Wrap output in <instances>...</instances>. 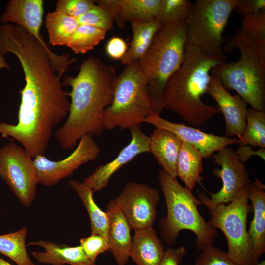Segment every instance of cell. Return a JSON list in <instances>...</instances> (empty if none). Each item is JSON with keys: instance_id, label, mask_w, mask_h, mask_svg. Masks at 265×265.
I'll return each instance as SVG.
<instances>
[{"instance_id": "9c48e42d", "label": "cell", "mask_w": 265, "mask_h": 265, "mask_svg": "<svg viewBox=\"0 0 265 265\" xmlns=\"http://www.w3.org/2000/svg\"><path fill=\"white\" fill-rule=\"evenodd\" d=\"M249 186L243 187L229 204L208 209L211 215L208 224L223 233L227 241V254L238 265L259 262L250 243L247 230V217L251 211Z\"/></svg>"}, {"instance_id": "e0dca14e", "label": "cell", "mask_w": 265, "mask_h": 265, "mask_svg": "<svg viewBox=\"0 0 265 265\" xmlns=\"http://www.w3.org/2000/svg\"><path fill=\"white\" fill-rule=\"evenodd\" d=\"M43 0H12L6 5L0 22L14 24L24 28L46 49L51 50L44 40L40 30L44 12Z\"/></svg>"}, {"instance_id": "cb8c5ba5", "label": "cell", "mask_w": 265, "mask_h": 265, "mask_svg": "<svg viewBox=\"0 0 265 265\" xmlns=\"http://www.w3.org/2000/svg\"><path fill=\"white\" fill-rule=\"evenodd\" d=\"M203 157L199 150L192 144L182 142L177 163V175L192 191L197 183H201Z\"/></svg>"}, {"instance_id": "2e32d148", "label": "cell", "mask_w": 265, "mask_h": 265, "mask_svg": "<svg viewBox=\"0 0 265 265\" xmlns=\"http://www.w3.org/2000/svg\"><path fill=\"white\" fill-rule=\"evenodd\" d=\"M206 93L214 99L224 116L225 136L240 138L245 129L247 104L238 95L230 94L218 79L212 75Z\"/></svg>"}, {"instance_id": "7bdbcfd3", "label": "cell", "mask_w": 265, "mask_h": 265, "mask_svg": "<svg viewBox=\"0 0 265 265\" xmlns=\"http://www.w3.org/2000/svg\"><path fill=\"white\" fill-rule=\"evenodd\" d=\"M252 265H265V260H263L261 262H258V263Z\"/></svg>"}, {"instance_id": "8992f818", "label": "cell", "mask_w": 265, "mask_h": 265, "mask_svg": "<svg viewBox=\"0 0 265 265\" xmlns=\"http://www.w3.org/2000/svg\"><path fill=\"white\" fill-rule=\"evenodd\" d=\"M227 50L237 48L240 57L237 62L223 63L211 71L227 90H234L251 107L265 110V55L240 29L230 38Z\"/></svg>"}, {"instance_id": "277c9868", "label": "cell", "mask_w": 265, "mask_h": 265, "mask_svg": "<svg viewBox=\"0 0 265 265\" xmlns=\"http://www.w3.org/2000/svg\"><path fill=\"white\" fill-rule=\"evenodd\" d=\"M186 21L162 25L149 47L138 60L147 81L153 112H163V93L169 78L179 69L185 56L186 44Z\"/></svg>"}, {"instance_id": "484cf974", "label": "cell", "mask_w": 265, "mask_h": 265, "mask_svg": "<svg viewBox=\"0 0 265 265\" xmlns=\"http://www.w3.org/2000/svg\"><path fill=\"white\" fill-rule=\"evenodd\" d=\"M69 184L85 207L90 220L91 234L101 235L108 240L109 220L107 214L96 204L92 189L83 182L71 180Z\"/></svg>"}, {"instance_id": "5bb4252c", "label": "cell", "mask_w": 265, "mask_h": 265, "mask_svg": "<svg viewBox=\"0 0 265 265\" xmlns=\"http://www.w3.org/2000/svg\"><path fill=\"white\" fill-rule=\"evenodd\" d=\"M144 122L173 133L182 142L190 143L197 148L205 159L211 158L215 152L226 147L238 144V138L208 133L193 127L170 121L153 112L146 117Z\"/></svg>"}, {"instance_id": "ba28073f", "label": "cell", "mask_w": 265, "mask_h": 265, "mask_svg": "<svg viewBox=\"0 0 265 265\" xmlns=\"http://www.w3.org/2000/svg\"><path fill=\"white\" fill-rule=\"evenodd\" d=\"M237 0H198L186 20V44L226 60L223 33Z\"/></svg>"}, {"instance_id": "d6986e66", "label": "cell", "mask_w": 265, "mask_h": 265, "mask_svg": "<svg viewBox=\"0 0 265 265\" xmlns=\"http://www.w3.org/2000/svg\"><path fill=\"white\" fill-rule=\"evenodd\" d=\"M109 220V251L119 265H125L129 258L132 243L131 227L121 211L109 202L105 212Z\"/></svg>"}, {"instance_id": "4fadbf2b", "label": "cell", "mask_w": 265, "mask_h": 265, "mask_svg": "<svg viewBox=\"0 0 265 265\" xmlns=\"http://www.w3.org/2000/svg\"><path fill=\"white\" fill-rule=\"evenodd\" d=\"M101 149L90 135L81 138L73 152L64 159L53 161L44 155L34 158L38 184L52 186L64 178L71 176L83 164L96 159Z\"/></svg>"}, {"instance_id": "8fae6325", "label": "cell", "mask_w": 265, "mask_h": 265, "mask_svg": "<svg viewBox=\"0 0 265 265\" xmlns=\"http://www.w3.org/2000/svg\"><path fill=\"white\" fill-rule=\"evenodd\" d=\"M215 164L220 167L215 168L213 173L221 178L222 186L216 193L207 192L211 198L198 191L199 200L208 209H212L221 204L232 202L239 192L251 183L249 174L245 166L235 151L226 147L212 155Z\"/></svg>"}, {"instance_id": "1f68e13d", "label": "cell", "mask_w": 265, "mask_h": 265, "mask_svg": "<svg viewBox=\"0 0 265 265\" xmlns=\"http://www.w3.org/2000/svg\"><path fill=\"white\" fill-rule=\"evenodd\" d=\"M192 3L188 0H162L157 19L161 25L186 21Z\"/></svg>"}, {"instance_id": "4dcf8cb0", "label": "cell", "mask_w": 265, "mask_h": 265, "mask_svg": "<svg viewBox=\"0 0 265 265\" xmlns=\"http://www.w3.org/2000/svg\"><path fill=\"white\" fill-rule=\"evenodd\" d=\"M242 34L252 41L259 50L265 55V10L242 18Z\"/></svg>"}, {"instance_id": "ab89813d", "label": "cell", "mask_w": 265, "mask_h": 265, "mask_svg": "<svg viewBox=\"0 0 265 265\" xmlns=\"http://www.w3.org/2000/svg\"><path fill=\"white\" fill-rule=\"evenodd\" d=\"M235 151L243 163L253 155L259 156L264 160L265 159V148H260L257 151H254L250 147L247 145H240L238 149Z\"/></svg>"}, {"instance_id": "9a60e30c", "label": "cell", "mask_w": 265, "mask_h": 265, "mask_svg": "<svg viewBox=\"0 0 265 265\" xmlns=\"http://www.w3.org/2000/svg\"><path fill=\"white\" fill-rule=\"evenodd\" d=\"M132 138L118 155L111 161L102 164L94 172L83 180V183L93 192L100 191L108 184L111 177L124 165L132 160L139 155L150 153V136L143 132L140 125L130 129Z\"/></svg>"}, {"instance_id": "d4e9b609", "label": "cell", "mask_w": 265, "mask_h": 265, "mask_svg": "<svg viewBox=\"0 0 265 265\" xmlns=\"http://www.w3.org/2000/svg\"><path fill=\"white\" fill-rule=\"evenodd\" d=\"M132 38L128 50L120 60L125 66L138 61L149 47L155 34L162 26L157 19L131 23Z\"/></svg>"}, {"instance_id": "d590c367", "label": "cell", "mask_w": 265, "mask_h": 265, "mask_svg": "<svg viewBox=\"0 0 265 265\" xmlns=\"http://www.w3.org/2000/svg\"><path fill=\"white\" fill-rule=\"evenodd\" d=\"M95 5L93 0H58L56 11L77 19Z\"/></svg>"}, {"instance_id": "603a6c76", "label": "cell", "mask_w": 265, "mask_h": 265, "mask_svg": "<svg viewBox=\"0 0 265 265\" xmlns=\"http://www.w3.org/2000/svg\"><path fill=\"white\" fill-rule=\"evenodd\" d=\"M165 252L152 227L135 231L130 257L137 265H160Z\"/></svg>"}, {"instance_id": "83f0119b", "label": "cell", "mask_w": 265, "mask_h": 265, "mask_svg": "<svg viewBox=\"0 0 265 265\" xmlns=\"http://www.w3.org/2000/svg\"><path fill=\"white\" fill-rule=\"evenodd\" d=\"M27 229L0 235V253L8 257L18 265H36L31 260L26 244Z\"/></svg>"}, {"instance_id": "4316f807", "label": "cell", "mask_w": 265, "mask_h": 265, "mask_svg": "<svg viewBox=\"0 0 265 265\" xmlns=\"http://www.w3.org/2000/svg\"><path fill=\"white\" fill-rule=\"evenodd\" d=\"M49 43L53 46L66 45L79 24L77 19L61 12H48L45 19Z\"/></svg>"}, {"instance_id": "5b68a950", "label": "cell", "mask_w": 265, "mask_h": 265, "mask_svg": "<svg viewBox=\"0 0 265 265\" xmlns=\"http://www.w3.org/2000/svg\"><path fill=\"white\" fill-rule=\"evenodd\" d=\"M158 178L167 210V216L159 222L162 238L167 244L173 245L179 232L188 230L195 234V245L198 250L213 245L218 233L200 214L198 207L202 205L201 201L194 196L192 191L183 187L177 178L162 169L159 170Z\"/></svg>"}, {"instance_id": "e575fe53", "label": "cell", "mask_w": 265, "mask_h": 265, "mask_svg": "<svg viewBox=\"0 0 265 265\" xmlns=\"http://www.w3.org/2000/svg\"><path fill=\"white\" fill-rule=\"evenodd\" d=\"M80 246L90 261L95 263L98 256L109 251L108 241L105 237L95 234L80 239Z\"/></svg>"}, {"instance_id": "f1b7e54d", "label": "cell", "mask_w": 265, "mask_h": 265, "mask_svg": "<svg viewBox=\"0 0 265 265\" xmlns=\"http://www.w3.org/2000/svg\"><path fill=\"white\" fill-rule=\"evenodd\" d=\"M238 139L240 145L265 148V112L252 107L248 109L245 129Z\"/></svg>"}, {"instance_id": "60d3db41", "label": "cell", "mask_w": 265, "mask_h": 265, "mask_svg": "<svg viewBox=\"0 0 265 265\" xmlns=\"http://www.w3.org/2000/svg\"><path fill=\"white\" fill-rule=\"evenodd\" d=\"M5 69L7 70L10 69V66L6 62L4 58V56L0 54V69Z\"/></svg>"}, {"instance_id": "f35d334b", "label": "cell", "mask_w": 265, "mask_h": 265, "mask_svg": "<svg viewBox=\"0 0 265 265\" xmlns=\"http://www.w3.org/2000/svg\"><path fill=\"white\" fill-rule=\"evenodd\" d=\"M186 253V250L184 247L168 248L165 250L160 265H179Z\"/></svg>"}, {"instance_id": "7402d4cb", "label": "cell", "mask_w": 265, "mask_h": 265, "mask_svg": "<svg viewBox=\"0 0 265 265\" xmlns=\"http://www.w3.org/2000/svg\"><path fill=\"white\" fill-rule=\"evenodd\" d=\"M27 245H36L44 248V251L32 253L33 257L40 263L51 265H95L80 245L71 247L43 240L31 242Z\"/></svg>"}, {"instance_id": "b9f144b4", "label": "cell", "mask_w": 265, "mask_h": 265, "mask_svg": "<svg viewBox=\"0 0 265 265\" xmlns=\"http://www.w3.org/2000/svg\"><path fill=\"white\" fill-rule=\"evenodd\" d=\"M0 265H13L9 263L8 262L4 260L0 256Z\"/></svg>"}, {"instance_id": "44dd1931", "label": "cell", "mask_w": 265, "mask_h": 265, "mask_svg": "<svg viewBox=\"0 0 265 265\" xmlns=\"http://www.w3.org/2000/svg\"><path fill=\"white\" fill-rule=\"evenodd\" d=\"M150 138V153L163 170L177 178V163L182 141L171 132L156 128Z\"/></svg>"}, {"instance_id": "7a4b0ae2", "label": "cell", "mask_w": 265, "mask_h": 265, "mask_svg": "<svg viewBox=\"0 0 265 265\" xmlns=\"http://www.w3.org/2000/svg\"><path fill=\"white\" fill-rule=\"evenodd\" d=\"M117 76L115 68L99 58L90 56L80 66L75 77H64L62 86H70V109L64 124L55 138L65 150L75 148L82 137L99 136L105 130V109L112 103Z\"/></svg>"}, {"instance_id": "d6a6232c", "label": "cell", "mask_w": 265, "mask_h": 265, "mask_svg": "<svg viewBox=\"0 0 265 265\" xmlns=\"http://www.w3.org/2000/svg\"><path fill=\"white\" fill-rule=\"evenodd\" d=\"M77 21L79 25H87L99 28L106 32L114 27V19L106 9L96 4L80 16Z\"/></svg>"}, {"instance_id": "3957f363", "label": "cell", "mask_w": 265, "mask_h": 265, "mask_svg": "<svg viewBox=\"0 0 265 265\" xmlns=\"http://www.w3.org/2000/svg\"><path fill=\"white\" fill-rule=\"evenodd\" d=\"M224 62L226 60L186 44L182 65L165 85L164 109L173 111L192 126L205 125L220 112L218 107L204 103L202 97L206 93L212 70Z\"/></svg>"}, {"instance_id": "30bf717a", "label": "cell", "mask_w": 265, "mask_h": 265, "mask_svg": "<svg viewBox=\"0 0 265 265\" xmlns=\"http://www.w3.org/2000/svg\"><path fill=\"white\" fill-rule=\"evenodd\" d=\"M0 177L23 206L31 205L38 184L34 159L14 142L0 148Z\"/></svg>"}, {"instance_id": "74e56055", "label": "cell", "mask_w": 265, "mask_h": 265, "mask_svg": "<svg viewBox=\"0 0 265 265\" xmlns=\"http://www.w3.org/2000/svg\"><path fill=\"white\" fill-rule=\"evenodd\" d=\"M234 10L242 16L265 10V0H237Z\"/></svg>"}, {"instance_id": "ac0fdd59", "label": "cell", "mask_w": 265, "mask_h": 265, "mask_svg": "<svg viewBox=\"0 0 265 265\" xmlns=\"http://www.w3.org/2000/svg\"><path fill=\"white\" fill-rule=\"evenodd\" d=\"M162 0H97L96 4L113 15L120 28L125 23L157 19Z\"/></svg>"}, {"instance_id": "8d00e7d4", "label": "cell", "mask_w": 265, "mask_h": 265, "mask_svg": "<svg viewBox=\"0 0 265 265\" xmlns=\"http://www.w3.org/2000/svg\"><path fill=\"white\" fill-rule=\"evenodd\" d=\"M128 46L126 41L121 37L114 36L106 43L105 51L110 58L121 60L126 54Z\"/></svg>"}, {"instance_id": "ffe728a7", "label": "cell", "mask_w": 265, "mask_h": 265, "mask_svg": "<svg viewBox=\"0 0 265 265\" xmlns=\"http://www.w3.org/2000/svg\"><path fill=\"white\" fill-rule=\"evenodd\" d=\"M249 199L252 202L253 217L247 231L252 249L259 258L265 252V186L258 179L251 181Z\"/></svg>"}, {"instance_id": "836d02e7", "label": "cell", "mask_w": 265, "mask_h": 265, "mask_svg": "<svg viewBox=\"0 0 265 265\" xmlns=\"http://www.w3.org/2000/svg\"><path fill=\"white\" fill-rule=\"evenodd\" d=\"M201 251L196 259L195 265H238L229 258L227 252L213 245Z\"/></svg>"}, {"instance_id": "f546056e", "label": "cell", "mask_w": 265, "mask_h": 265, "mask_svg": "<svg viewBox=\"0 0 265 265\" xmlns=\"http://www.w3.org/2000/svg\"><path fill=\"white\" fill-rule=\"evenodd\" d=\"M106 33L91 26L79 25L66 46L76 54H85L102 41Z\"/></svg>"}, {"instance_id": "52a82bcc", "label": "cell", "mask_w": 265, "mask_h": 265, "mask_svg": "<svg viewBox=\"0 0 265 265\" xmlns=\"http://www.w3.org/2000/svg\"><path fill=\"white\" fill-rule=\"evenodd\" d=\"M152 112L146 80L135 61L117 76L112 103L104 112V128L130 129Z\"/></svg>"}, {"instance_id": "6da1fadb", "label": "cell", "mask_w": 265, "mask_h": 265, "mask_svg": "<svg viewBox=\"0 0 265 265\" xmlns=\"http://www.w3.org/2000/svg\"><path fill=\"white\" fill-rule=\"evenodd\" d=\"M16 57L25 80L19 91L18 122L0 123V134L18 141L34 159L44 155L53 129L68 116L70 102L61 82L62 74L57 72L45 50L28 47Z\"/></svg>"}, {"instance_id": "7c38bea8", "label": "cell", "mask_w": 265, "mask_h": 265, "mask_svg": "<svg viewBox=\"0 0 265 265\" xmlns=\"http://www.w3.org/2000/svg\"><path fill=\"white\" fill-rule=\"evenodd\" d=\"M159 200L158 189L131 181L118 197L109 202L121 211L131 228L136 231L152 227Z\"/></svg>"}]
</instances>
